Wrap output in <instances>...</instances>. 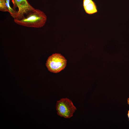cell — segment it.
Instances as JSON below:
<instances>
[{"mask_svg":"<svg viewBox=\"0 0 129 129\" xmlns=\"http://www.w3.org/2000/svg\"><path fill=\"white\" fill-rule=\"evenodd\" d=\"M46 20L47 16L44 13L37 9L29 12L20 19H14V22L19 25L37 28L43 27Z\"/></svg>","mask_w":129,"mask_h":129,"instance_id":"1","label":"cell"},{"mask_svg":"<svg viewBox=\"0 0 129 129\" xmlns=\"http://www.w3.org/2000/svg\"><path fill=\"white\" fill-rule=\"evenodd\" d=\"M66 63V60L64 56L60 54L55 53L48 57L46 65L49 71L57 73L65 68Z\"/></svg>","mask_w":129,"mask_h":129,"instance_id":"2","label":"cell"},{"mask_svg":"<svg viewBox=\"0 0 129 129\" xmlns=\"http://www.w3.org/2000/svg\"><path fill=\"white\" fill-rule=\"evenodd\" d=\"M56 108L59 115L66 118L72 117L76 110L72 101L67 98H62L57 101Z\"/></svg>","mask_w":129,"mask_h":129,"instance_id":"3","label":"cell"},{"mask_svg":"<svg viewBox=\"0 0 129 129\" xmlns=\"http://www.w3.org/2000/svg\"><path fill=\"white\" fill-rule=\"evenodd\" d=\"M13 7H17L18 17L17 20L21 19L24 15L35 9L32 6L27 0H11Z\"/></svg>","mask_w":129,"mask_h":129,"instance_id":"4","label":"cell"},{"mask_svg":"<svg viewBox=\"0 0 129 129\" xmlns=\"http://www.w3.org/2000/svg\"><path fill=\"white\" fill-rule=\"evenodd\" d=\"M83 6L87 13L92 14L97 12L96 5L92 0H83Z\"/></svg>","mask_w":129,"mask_h":129,"instance_id":"5","label":"cell"},{"mask_svg":"<svg viewBox=\"0 0 129 129\" xmlns=\"http://www.w3.org/2000/svg\"><path fill=\"white\" fill-rule=\"evenodd\" d=\"M11 0H5L6 5L9 12L11 16L14 19H17L18 17V13L17 11L15 9L12 8L11 6L10 2Z\"/></svg>","mask_w":129,"mask_h":129,"instance_id":"6","label":"cell"},{"mask_svg":"<svg viewBox=\"0 0 129 129\" xmlns=\"http://www.w3.org/2000/svg\"><path fill=\"white\" fill-rule=\"evenodd\" d=\"M0 10L3 12H8L5 0H0Z\"/></svg>","mask_w":129,"mask_h":129,"instance_id":"7","label":"cell"},{"mask_svg":"<svg viewBox=\"0 0 129 129\" xmlns=\"http://www.w3.org/2000/svg\"><path fill=\"white\" fill-rule=\"evenodd\" d=\"M128 118H129V110H128V113L127 114Z\"/></svg>","mask_w":129,"mask_h":129,"instance_id":"8","label":"cell"},{"mask_svg":"<svg viewBox=\"0 0 129 129\" xmlns=\"http://www.w3.org/2000/svg\"><path fill=\"white\" fill-rule=\"evenodd\" d=\"M127 103L129 105V98L127 100Z\"/></svg>","mask_w":129,"mask_h":129,"instance_id":"9","label":"cell"}]
</instances>
